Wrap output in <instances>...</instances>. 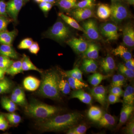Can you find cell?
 <instances>
[{"instance_id":"obj_1","label":"cell","mask_w":134,"mask_h":134,"mask_svg":"<svg viewBox=\"0 0 134 134\" xmlns=\"http://www.w3.org/2000/svg\"><path fill=\"white\" fill-rule=\"evenodd\" d=\"M83 118L79 113H69L40 120L37 126L43 132H60L75 126Z\"/></svg>"},{"instance_id":"obj_2","label":"cell","mask_w":134,"mask_h":134,"mask_svg":"<svg viewBox=\"0 0 134 134\" xmlns=\"http://www.w3.org/2000/svg\"><path fill=\"white\" fill-rule=\"evenodd\" d=\"M42 74L38 94L46 98L54 100L60 99L61 96L59 87V75L56 71L53 70L43 72Z\"/></svg>"},{"instance_id":"obj_3","label":"cell","mask_w":134,"mask_h":134,"mask_svg":"<svg viewBox=\"0 0 134 134\" xmlns=\"http://www.w3.org/2000/svg\"><path fill=\"white\" fill-rule=\"evenodd\" d=\"M60 111V108L49 105L36 99L31 100L25 106V113L29 117L42 120L54 116Z\"/></svg>"},{"instance_id":"obj_4","label":"cell","mask_w":134,"mask_h":134,"mask_svg":"<svg viewBox=\"0 0 134 134\" xmlns=\"http://www.w3.org/2000/svg\"><path fill=\"white\" fill-rule=\"evenodd\" d=\"M72 34L68 25L62 20H58L46 32L45 36L58 43H62L69 39Z\"/></svg>"},{"instance_id":"obj_5","label":"cell","mask_w":134,"mask_h":134,"mask_svg":"<svg viewBox=\"0 0 134 134\" xmlns=\"http://www.w3.org/2000/svg\"><path fill=\"white\" fill-rule=\"evenodd\" d=\"M111 2L110 6L111 20L116 24L121 23L128 16V9L126 6L120 0Z\"/></svg>"},{"instance_id":"obj_6","label":"cell","mask_w":134,"mask_h":134,"mask_svg":"<svg viewBox=\"0 0 134 134\" xmlns=\"http://www.w3.org/2000/svg\"><path fill=\"white\" fill-rule=\"evenodd\" d=\"M81 26L87 38L92 41L100 40L101 37L99 28L95 19L90 18L84 21Z\"/></svg>"},{"instance_id":"obj_7","label":"cell","mask_w":134,"mask_h":134,"mask_svg":"<svg viewBox=\"0 0 134 134\" xmlns=\"http://www.w3.org/2000/svg\"><path fill=\"white\" fill-rule=\"evenodd\" d=\"M100 35L107 41L117 40L119 37L118 28L114 23H106L102 24L99 28Z\"/></svg>"},{"instance_id":"obj_8","label":"cell","mask_w":134,"mask_h":134,"mask_svg":"<svg viewBox=\"0 0 134 134\" xmlns=\"http://www.w3.org/2000/svg\"><path fill=\"white\" fill-rule=\"evenodd\" d=\"M25 2L24 0H9L6 3L7 14L15 23L17 21L19 12Z\"/></svg>"},{"instance_id":"obj_9","label":"cell","mask_w":134,"mask_h":134,"mask_svg":"<svg viewBox=\"0 0 134 134\" xmlns=\"http://www.w3.org/2000/svg\"><path fill=\"white\" fill-rule=\"evenodd\" d=\"M70 14L77 22L84 21L95 17L93 9L75 8L70 10Z\"/></svg>"},{"instance_id":"obj_10","label":"cell","mask_w":134,"mask_h":134,"mask_svg":"<svg viewBox=\"0 0 134 134\" xmlns=\"http://www.w3.org/2000/svg\"><path fill=\"white\" fill-rule=\"evenodd\" d=\"M66 42L77 54L83 53L87 49L89 45V43L87 41L81 38H71Z\"/></svg>"},{"instance_id":"obj_11","label":"cell","mask_w":134,"mask_h":134,"mask_svg":"<svg viewBox=\"0 0 134 134\" xmlns=\"http://www.w3.org/2000/svg\"><path fill=\"white\" fill-rule=\"evenodd\" d=\"M122 41L126 46L133 47L134 46V29L133 25L127 24L122 30Z\"/></svg>"},{"instance_id":"obj_12","label":"cell","mask_w":134,"mask_h":134,"mask_svg":"<svg viewBox=\"0 0 134 134\" xmlns=\"http://www.w3.org/2000/svg\"><path fill=\"white\" fill-rule=\"evenodd\" d=\"M91 93L92 97L103 106H105L107 103L106 90L103 86H95L91 90Z\"/></svg>"},{"instance_id":"obj_13","label":"cell","mask_w":134,"mask_h":134,"mask_svg":"<svg viewBox=\"0 0 134 134\" xmlns=\"http://www.w3.org/2000/svg\"><path fill=\"white\" fill-rule=\"evenodd\" d=\"M41 81L35 77H26L24 80L23 85L26 90L29 91H36L39 88Z\"/></svg>"},{"instance_id":"obj_14","label":"cell","mask_w":134,"mask_h":134,"mask_svg":"<svg viewBox=\"0 0 134 134\" xmlns=\"http://www.w3.org/2000/svg\"><path fill=\"white\" fill-rule=\"evenodd\" d=\"M17 33V31L15 29L12 31H8L7 30L0 32V44L12 45Z\"/></svg>"},{"instance_id":"obj_15","label":"cell","mask_w":134,"mask_h":134,"mask_svg":"<svg viewBox=\"0 0 134 134\" xmlns=\"http://www.w3.org/2000/svg\"><path fill=\"white\" fill-rule=\"evenodd\" d=\"M100 65L103 71L108 74L113 73L115 68V61L113 58L110 55L102 59Z\"/></svg>"},{"instance_id":"obj_16","label":"cell","mask_w":134,"mask_h":134,"mask_svg":"<svg viewBox=\"0 0 134 134\" xmlns=\"http://www.w3.org/2000/svg\"><path fill=\"white\" fill-rule=\"evenodd\" d=\"M133 110V105H124L121 111L118 127L121 126L127 121Z\"/></svg>"},{"instance_id":"obj_17","label":"cell","mask_w":134,"mask_h":134,"mask_svg":"<svg viewBox=\"0 0 134 134\" xmlns=\"http://www.w3.org/2000/svg\"><path fill=\"white\" fill-rule=\"evenodd\" d=\"M0 55L6 56L10 59H17L19 54L12 45L0 44Z\"/></svg>"},{"instance_id":"obj_18","label":"cell","mask_w":134,"mask_h":134,"mask_svg":"<svg viewBox=\"0 0 134 134\" xmlns=\"http://www.w3.org/2000/svg\"><path fill=\"white\" fill-rule=\"evenodd\" d=\"M77 2V0H57L54 4L63 12H69L75 8Z\"/></svg>"},{"instance_id":"obj_19","label":"cell","mask_w":134,"mask_h":134,"mask_svg":"<svg viewBox=\"0 0 134 134\" xmlns=\"http://www.w3.org/2000/svg\"><path fill=\"white\" fill-rule=\"evenodd\" d=\"M71 98H77L82 103L90 104L92 102V97L89 93H86L81 89L75 90L71 93Z\"/></svg>"},{"instance_id":"obj_20","label":"cell","mask_w":134,"mask_h":134,"mask_svg":"<svg viewBox=\"0 0 134 134\" xmlns=\"http://www.w3.org/2000/svg\"><path fill=\"white\" fill-rule=\"evenodd\" d=\"M99 48L96 43H89L88 48L83 53L84 56L87 59H96L98 58Z\"/></svg>"},{"instance_id":"obj_21","label":"cell","mask_w":134,"mask_h":134,"mask_svg":"<svg viewBox=\"0 0 134 134\" xmlns=\"http://www.w3.org/2000/svg\"><path fill=\"white\" fill-rule=\"evenodd\" d=\"M58 16L69 26L80 31L82 32L83 33H84V30L82 27L79 24L77 21L74 18L65 15L62 12L59 13L58 14Z\"/></svg>"},{"instance_id":"obj_22","label":"cell","mask_w":134,"mask_h":134,"mask_svg":"<svg viewBox=\"0 0 134 134\" xmlns=\"http://www.w3.org/2000/svg\"><path fill=\"white\" fill-rule=\"evenodd\" d=\"M112 52L114 54L120 56L125 61L132 58V53L126 46L120 45L116 48L113 49Z\"/></svg>"},{"instance_id":"obj_23","label":"cell","mask_w":134,"mask_h":134,"mask_svg":"<svg viewBox=\"0 0 134 134\" xmlns=\"http://www.w3.org/2000/svg\"><path fill=\"white\" fill-rule=\"evenodd\" d=\"M22 61V67L23 71H26L29 70H34L42 74L43 71L36 66L32 63L29 56L25 54L23 55Z\"/></svg>"},{"instance_id":"obj_24","label":"cell","mask_w":134,"mask_h":134,"mask_svg":"<svg viewBox=\"0 0 134 134\" xmlns=\"http://www.w3.org/2000/svg\"><path fill=\"white\" fill-rule=\"evenodd\" d=\"M111 14V8L107 4L102 3L98 6L97 10V14L99 19L106 20L110 17Z\"/></svg>"},{"instance_id":"obj_25","label":"cell","mask_w":134,"mask_h":134,"mask_svg":"<svg viewBox=\"0 0 134 134\" xmlns=\"http://www.w3.org/2000/svg\"><path fill=\"white\" fill-rule=\"evenodd\" d=\"M82 68L86 73H94L97 69L98 65L94 60L86 58L83 61Z\"/></svg>"},{"instance_id":"obj_26","label":"cell","mask_w":134,"mask_h":134,"mask_svg":"<svg viewBox=\"0 0 134 134\" xmlns=\"http://www.w3.org/2000/svg\"><path fill=\"white\" fill-rule=\"evenodd\" d=\"M98 122L99 125L100 126L103 127H109L114 126L116 120L114 116L109 114L105 113L102 115Z\"/></svg>"},{"instance_id":"obj_27","label":"cell","mask_w":134,"mask_h":134,"mask_svg":"<svg viewBox=\"0 0 134 134\" xmlns=\"http://www.w3.org/2000/svg\"><path fill=\"white\" fill-rule=\"evenodd\" d=\"M1 103L2 108L9 113L14 112L18 110L16 104L7 97H2Z\"/></svg>"},{"instance_id":"obj_28","label":"cell","mask_w":134,"mask_h":134,"mask_svg":"<svg viewBox=\"0 0 134 134\" xmlns=\"http://www.w3.org/2000/svg\"><path fill=\"white\" fill-rule=\"evenodd\" d=\"M123 101L125 104L133 105L134 88L133 86H128L123 92Z\"/></svg>"},{"instance_id":"obj_29","label":"cell","mask_w":134,"mask_h":134,"mask_svg":"<svg viewBox=\"0 0 134 134\" xmlns=\"http://www.w3.org/2000/svg\"><path fill=\"white\" fill-rule=\"evenodd\" d=\"M23 72L22 67V61H17L14 62L12 65L6 70V74L10 75L12 76H14L18 74Z\"/></svg>"},{"instance_id":"obj_30","label":"cell","mask_w":134,"mask_h":134,"mask_svg":"<svg viewBox=\"0 0 134 134\" xmlns=\"http://www.w3.org/2000/svg\"><path fill=\"white\" fill-rule=\"evenodd\" d=\"M103 112L100 108L97 106H92L88 113V117L91 120L98 121L103 115Z\"/></svg>"},{"instance_id":"obj_31","label":"cell","mask_w":134,"mask_h":134,"mask_svg":"<svg viewBox=\"0 0 134 134\" xmlns=\"http://www.w3.org/2000/svg\"><path fill=\"white\" fill-rule=\"evenodd\" d=\"M13 85L12 82L5 77L0 79V95L9 92L12 90Z\"/></svg>"},{"instance_id":"obj_32","label":"cell","mask_w":134,"mask_h":134,"mask_svg":"<svg viewBox=\"0 0 134 134\" xmlns=\"http://www.w3.org/2000/svg\"><path fill=\"white\" fill-rule=\"evenodd\" d=\"M68 81L70 88L74 90H80L88 86V84L85 83L82 81L71 77H68Z\"/></svg>"},{"instance_id":"obj_33","label":"cell","mask_w":134,"mask_h":134,"mask_svg":"<svg viewBox=\"0 0 134 134\" xmlns=\"http://www.w3.org/2000/svg\"><path fill=\"white\" fill-rule=\"evenodd\" d=\"M3 114L10 125L16 126L21 121V116L14 112Z\"/></svg>"},{"instance_id":"obj_34","label":"cell","mask_w":134,"mask_h":134,"mask_svg":"<svg viewBox=\"0 0 134 134\" xmlns=\"http://www.w3.org/2000/svg\"><path fill=\"white\" fill-rule=\"evenodd\" d=\"M107 76L104 75L100 73H96L90 76L89 82L92 86H98L104 79L107 78Z\"/></svg>"},{"instance_id":"obj_35","label":"cell","mask_w":134,"mask_h":134,"mask_svg":"<svg viewBox=\"0 0 134 134\" xmlns=\"http://www.w3.org/2000/svg\"><path fill=\"white\" fill-rule=\"evenodd\" d=\"M64 74L68 77H71L83 81L82 73L77 67H76L71 70L66 71Z\"/></svg>"},{"instance_id":"obj_36","label":"cell","mask_w":134,"mask_h":134,"mask_svg":"<svg viewBox=\"0 0 134 134\" xmlns=\"http://www.w3.org/2000/svg\"><path fill=\"white\" fill-rule=\"evenodd\" d=\"M118 70L121 74L129 79H133L134 77V71L126 68L125 65L120 63L118 66Z\"/></svg>"},{"instance_id":"obj_37","label":"cell","mask_w":134,"mask_h":134,"mask_svg":"<svg viewBox=\"0 0 134 134\" xmlns=\"http://www.w3.org/2000/svg\"><path fill=\"white\" fill-rule=\"evenodd\" d=\"M96 5L95 0H82L77 3L75 8H94Z\"/></svg>"},{"instance_id":"obj_38","label":"cell","mask_w":134,"mask_h":134,"mask_svg":"<svg viewBox=\"0 0 134 134\" xmlns=\"http://www.w3.org/2000/svg\"><path fill=\"white\" fill-rule=\"evenodd\" d=\"M87 130V127L85 125H79L77 126L74 127L69 129L66 132V133L68 134H83L86 133Z\"/></svg>"},{"instance_id":"obj_39","label":"cell","mask_w":134,"mask_h":134,"mask_svg":"<svg viewBox=\"0 0 134 134\" xmlns=\"http://www.w3.org/2000/svg\"><path fill=\"white\" fill-rule=\"evenodd\" d=\"M59 87L60 92L65 95L68 94L71 91V88L68 81L63 79H60Z\"/></svg>"},{"instance_id":"obj_40","label":"cell","mask_w":134,"mask_h":134,"mask_svg":"<svg viewBox=\"0 0 134 134\" xmlns=\"http://www.w3.org/2000/svg\"><path fill=\"white\" fill-rule=\"evenodd\" d=\"M10 58L3 55H0V68L6 72L14 62Z\"/></svg>"},{"instance_id":"obj_41","label":"cell","mask_w":134,"mask_h":134,"mask_svg":"<svg viewBox=\"0 0 134 134\" xmlns=\"http://www.w3.org/2000/svg\"><path fill=\"white\" fill-rule=\"evenodd\" d=\"M33 42L34 41L32 39L30 38H27L24 39L21 41L19 44L18 45V47L19 49H22V50L28 49L31 46Z\"/></svg>"},{"instance_id":"obj_42","label":"cell","mask_w":134,"mask_h":134,"mask_svg":"<svg viewBox=\"0 0 134 134\" xmlns=\"http://www.w3.org/2000/svg\"><path fill=\"white\" fill-rule=\"evenodd\" d=\"M11 19L8 18V17L0 15V32L7 30L8 25Z\"/></svg>"},{"instance_id":"obj_43","label":"cell","mask_w":134,"mask_h":134,"mask_svg":"<svg viewBox=\"0 0 134 134\" xmlns=\"http://www.w3.org/2000/svg\"><path fill=\"white\" fill-rule=\"evenodd\" d=\"M8 121L3 113H0V130L5 131L9 127Z\"/></svg>"},{"instance_id":"obj_44","label":"cell","mask_w":134,"mask_h":134,"mask_svg":"<svg viewBox=\"0 0 134 134\" xmlns=\"http://www.w3.org/2000/svg\"><path fill=\"white\" fill-rule=\"evenodd\" d=\"M12 92L25 102H26L25 93L21 88L19 86L16 87L13 90Z\"/></svg>"},{"instance_id":"obj_45","label":"cell","mask_w":134,"mask_h":134,"mask_svg":"<svg viewBox=\"0 0 134 134\" xmlns=\"http://www.w3.org/2000/svg\"><path fill=\"white\" fill-rule=\"evenodd\" d=\"M10 99L13 102H14L16 105H19L22 106H25L27 105L26 102H25L24 100L19 98L13 92H12V93H11Z\"/></svg>"},{"instance_id":"obj_46","label":"cell","mask_w":134,"mask_h":134,"mask_svg":"<svg viewBox=\"0 0 134 134\" xmlns=\"http://www.w3.org/2000/svg\"><path fill=\"white\" fill-rule=\"evenodd\" d=\"M110 93L114 94L118 97L122 96L123 94V91L120 86H114L110 90Z\"/></svg>"},{"instance_id":"obj_47","label":"cell","mask_w":134,"mask_h":134,"mask_svg":"<svg viewBox=\"0 0 134 134\" xmlns=\"http://www.w3.org/2000/svg\"><path fill=\"white\" fill-rule=\"evenodd\" d=\"M29 52L32 54H37L40 50L39 46L37 42H34L29 48Z\"/></svg>"},{"instance_id":"obj_48","label":"cell","mask_w":134,"mask_h":134,"mask_svg":"<svg viewBox=\"0 0 134 134\" xmlns=\"http://www.w3.org/2000/svg\"><path fill=\"white\" fill-rule=\"evenodd\" d=\"M120 97H118L114 94L110 93L108 97V102L110 104H114L115 103H120L121 100L120 99Z\"/></svg>"},{"instance_id":"obj_49","label":"cell","mask_w":134,"mask_h":134,"mask_svg":"<svg viewBox=\"0 0 134 134\" xmlns=\"http://www.w3.org/2000/svg\"><path fill=\"white\" fill-rule=\"evenodd\" d=\"M7 4L4 0H0V15L8 17L6 10Z\"/></svg>"},{"instance_id":"obj_50","label":"cell","mask_w":134,"mask_h":134,"mask_svg":"<svg viewBox=\"0 0 134 134\" xmlns=\"http://www.w3.org/2000/svg\"><path fill=\"white\" fill-rule=\"evenodd\" d=\"M126 133L128 134H134V121L133 119L129 122L126 128Z\"/></svg>"},{"instance_id":"obj_51","label":"cell","mask_w":134,"mask_h":134,"mask_svg":"<svg viewBox=\"0 0 134 134\" xmlns=\"http://www.w3.org/2000/svg\"><path fill=\"white\" fill-rule=\"evenodd\" d=\"M112 87L114 86H122L118 74L114 75L113 76L112 82Z\"/></svg>"},{"instance_id":"obj_52","label":"cell","mask_w":134,"mask_h":134,"mask_svg":"<svg viewBox=\"0 0 134 134\" xmlns=\"http://www.w3.org/2000/svg\"><path fill=\"white\" fill-rule=\"evenodd\" d=\"M125 66L130 69L134 70V60L133 58L126 61Z\"/></svg>"},{"instance_id":"obj_53","label":"cell","mask_w":134,"mask_h":134,"mask_svg":"<svg viewBox=\"0 0 134 134\" xmlns=\"http://www.w3.org/2000/svg\"><path fill=\"white\" fill-rule=\"evenodd\" d=\"M53 4L47 2L45 6L41 9L43 12L44 13H48L52 8Z\"/></svg>"},{"instance_id":"obj_54","label":"cell","mask_w":134,"mask_h":134,"mask_svg":"<svg viewBox=\"0 0 134 134\" xmlns=\"http://www.w3.org/2000/svg\"><path fill=\"white\" fill-rule=\"evenodd\" d=\"M5 74L6 72L5 70L0 68V79H2L5 77Z\"/></svg>"},{"instance_id":"obj_55","label":"cell","mask_w":134,"mask_h":134,"mask_svg":"<svg viewBox=\"0 0 134 134\" xmlns=\"http://www.w3.org/2000/svg\"><path fill=\"white\" fill-rule=\"evenodd\" d=\"M128 4L130 5H133L134 4V0H127V2Z\"/></svg>"},{"instance_id":"obj_56","label":"cell","mask_w":134,"mask_h":134,"mask_svg":"<svg viewBox=\"0 0 134 134\" xmlns=\"http://www.w3.org/2000/svg\"><path fill=\"white\" fill-rule=\"evenodd\" d=\"M37 3H40L41 2L42 0H34Z\"/></svg>"},{"instance_id":"obj_57","label":"cell","mask_w":134,"mask_h":134,"mask_svg":"<svg viewBox=\"0 0 134 134\" xmlns=\"http://www.w3.org/2000/svg\"><path fill=\"white\" fill-rule=\"evenodd\" d=\"M116 1H117V0H111V2H114Z\"/></svg>"},{"instance_id":"obj_58","label":"cell","mask_w":134,"mask_h":134,"mask_svg":"<svg viewBox=\"0 0 134 134\" xmlns=\"http://www.w3.org/2000/svg\"><path fill=\"white\" fill-rule=\"evenodd\" d=\"M122 1H123L127 2V0H122Z\"/></svg>"}]
</instances>
